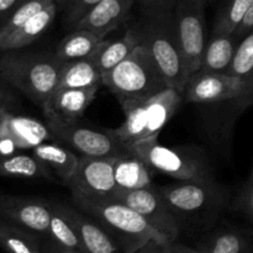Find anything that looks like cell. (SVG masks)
Listing matches in <instances>:
<instances>
[{"label": "cell", "instance_id": "obj_1", "mask_svg": "<svg viewBox=\"0 0 253 253\" xmlns=\"http://www.w3.org/2000/svg\"><path fill=\"white\" fill-rule=\"evenodd\" d=\"M179 226L180 234L199 236L222 219L231 204V192L215 178L177 180L158 187Z\"/></svg>", "mask_w": 253, "mask_h": 253}, {"label": "cell", "instance_id": "obj_2", "mask_svg": "<svg viewBox=\"0 0 253 253\" xmlns=\"http://www.w3.org/2000/svg\"><path fill=\"white\" fill-rule=\"evenodd\" d=\"M72 204L93 217L115 240L123 253H133L152 240L169 244L138 212L120 200L72 194Z\"/></svg>", "mask_w": 253, "mask_h": 253}, {"label": "cell", "instance_id": "obj_3", "mask_svg": "<svg viewBox=\"0 0 253 253\" xmlns=\"http://www.w3.org/2000/svg\"><path fill=\"white\" fill-rule=\"evenodd\" d=\"M61 67L53 53L22 49L0 53V78L41 109L56 91Z\"/></svg>", "mask_w": 253, "mask_h": 253}, {"label": "cell", "instance_id": "obj_4", "mask_svg": "<svg viewBox=\"0 0 253 253\" xmlns=\"http://www.w3.org/2000/svg\"><path fill=\"white\" fill-rule=\"evenodd\" d=\"M183 101V93L174 88H167L147 99L119 100L125 120L109 131L128 148L141 141L158 137Z\"/></svg>", "mask_w": 253, "mask_h": 253}, {"label": "cell", "instance_id": "obj_5", "mask_svg": "<svg viewBox=\"0 0 253 253\" xmlns=\"http://www.w3.org/2000/svg\"><path fill=\"white\" fill-rule=\"evenodd\" d=\"M140 43L146 47L169 88L184 90L189 79L172 12L142 16L136 25Z\"/></svg>", "mask_w": 253, "mask_h": 253}, {"label": "cell", "instance_id": "obj_6", "mask_svg": "<svg viewBox=\"0 0 253 253\" xmlns=\"http://www.w3.org/2000/svg\"><path fill=\"white\" fill-rule=\"evenodd\" d=\"M103 85L118 101L147 99L169 88L150 52L141 43L121 63L103 74Z\"/></svg>", "mask_w": 253, "mask_h": 253}, {"label": "cell", "instance_id": "obj_7", "mask_svg": "<svg viewBox=\"0 0 253 253\" xmlns=\"http://www.w3.org/2000/svg\"><path fill=\"white\" fill-rule=\"evenodd\" d=\"M153 170L177 180H200L215 178L212 166L202 148L193 146L170 147L160 143L158 137L141 141L131 146Z\"/></svg>", "mask_w": 253, "mask_h": 253}, {"label": "cell", "instance_id": "obj_8", "mask_svg": "<svg viewBox=\"0 0 253 253\" xmlns=\"http://www.w3.org/2000/svg\"><path fill=\"white\" fill-rule=\"evenodd\" d=\"M54 141L84 157H121L132 151L124 145L109 128L99 130L78 123L46 120Z\"/></svg>", "mask_w": 253, "mask_h": 253}, {"label": "cell", "instance_id": "obj_9", "mask_svg": "<svg viewBox=\"0 0 253 253\" xmlns=\"http://www.w3.org/2000/svg\"><path fill=\"white\" fill-rule=\"evenodd\" d=\"M208 0H177L172 11L175 32L189 77L199 71L208 42L205 9Z\"/></svg>", "mask_w": 253, "mask_h": 253}, {"label": "cell", "instance_id": "obj_10", "mask_svg": "<svg viewBox=\"0 0 253 253\" xmlns=\"http://www.w3.org/2000/svg\"><path fill=\"white\" fill-rule=\"evenodd\" d=\"M253 105V93L215 103L197 104L202 127L208 140L222 155H230L235 125L240 116Z\"/></svg>", "mask_w": 253, "mask_h": 253}, {"label": "cell", "instance_id": "obj_11", "mask_svg": "<svg viewBox=\"0 0 253 253\" xmlns=\"http://www.w3.org/2000/svg\"><path fill=\"white\" fill-rule=\"evenodd\" d=\"M253 93V79L241 78L227 72H195L183 90V100L208 104Z\"/></svg>", "mask_w": 253, "mask_h": 253}, {"label": "cell", "instance_id": "obj_12", "mask_svg": "<svg viewBox=\"0 0 253 253\" xmlns=\"http://www.w3.org/2000/svg\"><path fill=\"white\" fill-rule=\"evenodd\" d=\"M114 199H118L141 215L156 231L168 240L178 241L180 230L174 215L161 195L158 187L150 185L136 190L116 189Z\"/></svg>", "mask_w": 253, "mask_h": 253}, {"label": "cell", "instance_id": "obj_13", "mask_svg": "<svg viewBox=\"0 0 253 253\" xmlns=\"http://www.w3.org/2000/svg\"><path fill=\"white\" fill-rule=\"evenodd\" d=\"M119 157H84L79 162L66 187L73 195L88 198H113L116 183L114 178V163Z\"/></svg>", "mask_w": 253, "mask_h": 253}, {"label": "cell", "instance_id": "obj_14", "mask_svg": "<svg viewBox=\"0 0 253 253\" xmlns=\"http://www.w3.org/2000/svg\"><path fill=\"white\" fill-rule=\"evenodd\" d=\"M51 202L39 198L0 195V219L46 239L51 222Z\"/></svg>", "mask_w": 253, "mask_h": 253}, {"label": "cell", "instance_id": "obj_15", "mask_svg": "<svg viewBox=\"0 0 253 253\" xmlns=\"http://www.w3.org/2000/svg\"><path fill=\"white\" fill-rule=\"evenodd\" d=\"M194 247L203 253H253V236L249 227L221 219L197 237Z\"/></svg>", "mask_w": 253, "mask_h": 253}, {"label": "cell", "instance_id": "obj_16", "mask_svg": "<svg viewBox=\"0 0 253 253\" xmlns=\"http://www.w3.org/2000/svg\"><path fill=\"white\" fill-rule=\"evenodd\" d=\"M100 86L56 89L42 108L44 120L78 123L95 99Z\"/></svg>", "mask_w": 253, "mask_h": 253}, {"label": "cell", "instance_id": "obj_17", "mask_svg": "<svg viewBox=\"0 0 253 253\" xmlns=\"http://www.w3.org/2000/svg\"><path fill=\"white\" fill-rule=\"evenodd\" d=\"M0 140L14 143L17 150H32L53 137L46 123L4 111L0 116Z\"/></svg>", "mask_w": 253, "mask_h": 253}, {"label": "cell", "instance_id": "obj_18", "mask_svg": "<svg viewBox=\"0 0 253 253\" xmlns=\"http://www.w3.org/2000/svg\"><path fill=\"white\" fill-rule=\"evenodd\" d=\"M135 4L136 0H101L77 24L74 30H89L105 39L106 35L130 19Z\"/></svg>", "mask_w": 253, "mask_h": 253}, {"label": "cell", "instance_id": "obj_19", "mask_svg": "<svg viewBox=\"0 0 253 253\" xmlns=\"http://www.w3.org/2000/svg\"><path fill=\"white\" fill-rule=\"evenodd\" d=\"M63 208L78 234L84 253H123L115 240L93 217L73 204H63Z\"/></svg>", "mask_w": 253, "mask_h": 253}, {"label": "cell", "instance_id": "obj_20", "mask_svg": "<svg viewBox=\"0 0 253 253\" xmlns=\"http://www.w3.org/2000/svg\"><path fill=\"white\" fill-rule=\"evenodd\" d=\"M58 6L56 1L51 2L46 7L37 12L36 15L27 20L21 27L12 32L10 36L0 40V53L6 51H16L24 49L35 41L40 39L47 30L49 29L56 19Z\"/></svg>", "mask_w": 253, "mask_h": 253}, {"label": "cell", "instance_id": "obj_21", "mask_svg": "<svg viewBox=\"0 0 253 253\" xmlns=\"http://www.w3.org/2000/svg\"><path fill=\"white\" fill-rule=\"evenodd\" d=\"M140 44V37L136 26L127 29L126 34L118 40H103L98 48L89 58L101 74L111 71L124 61Z\"/></svg>", "mask_w": 253, "mask_h": 253}, {"label": "cell", "instance_id": "obj_22", "mask_svg": "<svg viewBox=\"0 0 253 253\" xmlns=\"http://www.w3.org/2000/svg\"><path fill=\"white\" fill-rule=\"evenodd\" d=\"M32 155L39 158L64 185L71 179L79 162V155L59 142H42L32 148Z\"/></svg>", "mask_w": 253, "mask_h": 253}, {"label": "cell", "instance_id": "obj_23", "mask_svg": "<svg viewBox=\"0 0 253 253\" xmlns=\"http://www.w3.org/2000/svg\"><path fill=\"white\" fill-rule=\"evenodd\" d=\"M240 41L235 34H212L208 39L198 72H229Z\"/></svg>", "mask_w": 253, "mask_h": 253}, {"label": "cell", "instance_id": "obj_24", "mask_svg": "<svg viewBox=\"0 0 253 253\" xmlns=\"http://www.w3.org/2000/svg\"><path fill=\"white\" fill-rule=\"evenodd\" d=\"M152 168L136 153L116 158L114 178L118 189L136 190L152 185Z\"/></svg>", "mask_w": 253, "mask_h": 253}, {"label": "cell", "instance_id": "obj_25", "mask_svg": "<svg viewBox=\"0 0 253 253\" xmlns=\"http://www.w3.org/2000/svg\"><path fill=\"white\" fill-rule=\"evenodd\" d=\"M0 177L54 180L53 173L39 158L22 152L0 155Z\"/></svg>", "mask_w": 253, "mask_h": 253}, {"label": "cell", "instance_id": "obj_26", "mask_svg": "<svg viewBox=\"0 0 253 253\" xmlns=\"http://www.w3.org/2000/svg\"><path fill=\"white\" fill-rule=\"evenodd\" d=\"M103 40L105 39L89 30H72L71 34L57 44L53 54L61 63L89 58Z\"/></svg>", "mask_w": 253, "mask_h": 253}, {"label": "cell", "instance_id": "obj_27", "mask_svg": "<svg viewBox=\"0 0 253 253\" xmlns=\"http://www.w3.org/2000/svg\"><path fill=\"white\" fill-rule=\"evenodd\" d=\"M101 85H103V74L90 58L62 63L57 89H84Z\"/></svg>", "mask_w": 253, "mask_h": 253}, {"label": "cell", "instance_id": "obj_28", "mask_svg": "<svg viewBox=\"0 0 253 253\" xmlns=\"http://www.w3.org/2000/svg\"><path fill=\"white\" fill-rule=\"evenodd\" d=\"M42 237L0 219V249L5 253H43Z\"/></svg>", "mask_w": 253, "mask_h": 253}, {"label": "cell", "instance_id": "obj_29", "mask_svg": "<svg viewBox=\"0 0 253 253\" xmlns=\"http://www.w3.org/2000/svg\"><path fill=\"white\" fill-rule=\"evenodd\" d=\"M51 222H49L48 235L46 239L52 240L66 249L84 253L78 234L64 211L63 203L51 202Z\"/></svg>", "mask_w": 253, "mask_h": 253}, {"label": "cell", "instance_id": "obj_30", "mask_svg": "<svg viewBox=\"0 0 253 253\" xmlns=\"http://www.w3.org/2000/svg\"><path fill=\"white\" fill-rule=\"evenodd\" d=\"M253 0H222L212 25V34H234L251 7Z\"/></svg>", "mask_w": 253, "mask_h": 253}, {"label": "cell", "instance_id": "obj_31", "mask_svg": "<svg viewBox=\"0 0 253 253\" xmlns=\"http://www.w3.org/2000/svg\"><path fill=\"white\" fill-rule=\"evenodd\" d=\"M53 1L54 0H22L21 4L14 10L11 16L0 29V40H4L5 37L10 36L12 32L21 27L27 20L31 19L34 15H36L37 12L41 11L43 7Z\"/></svg>", "mask_w": 253, "mask_h": 253}, {"label": "cell", "instance_id": "obj_32", "mask_svg": "<svg viewBox=\"0 0 253 253\" xmlns=\"http://www.w3.org/2000/svg\"><path fill=\"white\" fill-rule=\"evenodd\" d=\"M227 73L241 78L253 79V30L240 41Z\"/></svg>", "mask_w": 253, "mask_h": 253}, {"label": "cell", "instance_id": "obj_33", "mask_svg": "<svg viewBox=\"0 0 253 253\" xmlns=\"http://www.w3.org/2000/svg\"><path fill=\"white\" fill-rule=\"evenodd\" d=\"M229 209L253 226V167L244 187L231 200Z\"/></svg>", "mask_w": 253, "mask_h": 253}, {"label": "cell", "instance_id": "obj_34", "mask_svg": "<svg viewBox=\"0 0 253 253\" xmlns=\"http://www.w3.org/2000/svg\"><path fill=\"white\" fill-rule=\"evenodd\" d=\"M101 0H71L63 10L66 26L74 30L77 24Z\"/></svg>", "mask_w": 253, "mask_h": 253}, {"label": "cell", "instance_id": "obj_35", "mask_svg": "<svg viewBox=\"0 0 253 253\" xmlns=\"http://www.w3.org/2000/svg\"><path fill=\"white\" fill-rule=\"evenodd\" d=\"M136 4L140 6L143 16H151L172 12L177 0H136Z\"/></svg>", "mask_w": 253, "mask_h": 253}, {"label": "cell", "instance_id": "obj_36", "mask_svg": "<svg viewBox=\"0 0 253 253\" xmlns=\"http://www.w3.org/2000/svg\"><path fill=\"white\" fill-rule=\"evenodd\" d=\"M17 98L9 84L0 78V111H11L16 108Z\"/></svg>", "mask_w": 253, "mask_h": 253}, {"label": "cell", "instance_id": "obj_37", "mask_svg": "<svg viewBox=\"0 0 253 253\" xmlns=\"http://www.w3.org/2000/svg\"><path fill=\"white\" fill-rule=\"evenodd\" d=\"M22 0H0V29L7 21L14 10L21 4Z\"/></svg>", "mask_w": 253, "mask_h": 253}, {"label": "cell", "instance_id": "obj_38", "mask_svg": "<svg viewBox=\"0 0 253 253\" xmlns=\"http://www.w3.org/2000/svg\"><path fill=\"white\" fill-rule=\"evenodd\" d=\"M251 30H253V2L251 7H250L249 12H247L246 16H245V19L242 20L241 25L237 27V30L234 34L236 35L237 37H240V39H242V37L246 36Z\"/></svg>", "mask_w": 253, "mask_h": 253}, {"label": "cell", "instance_id": "obj_39", "mask_svg": "<svg viewBox=\"0 0 253 253\" xmlns=\"http://www.w3.org/2000/svg\"><path fill=\"white\" fill-rule=\"evenodd\" d=\"M42 252L43 253H81L73 251V250L66 249V247L61 246V245L56 244L54 241L49 239H44L42 242Z\"/></svg>", "mask_w": 253, "mask_h": 253}, {"label": "cell", "instance_id": "obj_40", "mask_svg": "<svg viewBox=\"0 0 253 253\" xmlns=\"http://www.w3.org/2000/svg\"><path fill=\"white\" fill-rule=\"evenodd\" d=\"M133 253H167V250H166L165 244L157 241V240H152L138 250H136Z\"/></svg>", "mask_w": 253, "mask_h": 253}, {"label": "cell", "instance_id": "obj_41", "mask_svg": "<svg viewBox=\"0 0 253 253\" xmlns=\"http://www.w3.org/2000/svg\"><path fill=\"white\" fill-rule=\"evenodd\" d=\"M166 250H167V253H203L199 250L195 249V247L187 246V245L180 244L178 241L166 245Z\"/></svg>", "mask_w": 253, "mask_h": 253}, {"label": "cell", "instance_id": "obj_42", "mask_svg": "<svg viewBox=\"0 0 253 253\" xmlns=\"http://www.w3.org/2000/svg\"><path fill=\"white\" fill-rule=\"evenodd\" d=\"M54 1H56L57 6H58V10H64L71 0H54Z\"/></svg>", "mask_w": 253, "mask_h": 253}, {"label": "cell", "instance_id": "obj_43", "mask_svg": "<svg viewBox=\"0 0 253 253\" xmlns=\"http://www.w3.org/2000/svg\"><path fill=\"white\" fill-rule=\"evenodd\" d=\"M249 230H250V232H251V235L253 236V226H249Z\"/></svg>", "mask_w": 253, "mask_h": 253}, {"label": "cell", "instance_id": "obj_44", "mask_svg": "<svg viewBox=\"0 0 253 253\" xmlns=\"http://www.w3.org/2000/svg\"><path fill=\"white\" fill-rule=\"evenodd\" d=\"M2 113H4V111H0V116H1V114H2Z\"/></svg>", "mask_w": 253, "mask_h": 253}, {"label": "cell", "instance_id": "obj_45", "mask_svg": "<svg viewBox=\"0 0 253 253\" xmlns=\"http://www.w3.org/2000/svg\"><path fill=\"white\" fill-rule=\"evenodd\" d=\"M1 194H2V193H1V192H0V195H1Z\"/></svg>", "mask_w": 253, "mask_h": 253}]
</instances>
